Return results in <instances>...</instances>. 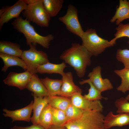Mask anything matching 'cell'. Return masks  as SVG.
Returning <instances> with one entry per match:
<instances>
[{"instance_id": "1", "label": "cell", "mask_w": 129, "mask_h": 129, "mask_svg": "<svg viewBox=\"0 0 129 129\" xmlns=\"http://www.w3.org/2000/svg\"><path fill=\"white\" fill-rule=\"evenodd\" d=\"M92 56L82 44L73 43L70 48L63 52L60 58L72 67L81 78L84 76L87 67L91 64Z\"/></svg>"}, {"instance_id": "2", "label": "cell", "mask_w": 129, "mask_h": 129, "mask_svg": "<svg viewBox=\"0 0 129 129\" xmlns=\"http://www.w3.org/2000/svg\"><path fill=\"white\" fill-rule=\"evenodd\" d=\"M11 24L15 29L24 35L26 39L27 44L28 46H36L38 44L48 49L50 43L54 38V36L51 34L45 36L40 35L35 31L30 22L26 19H24L22 17L15 19Z\"/></svg>"}, {"instance_id": "3", "label": "cell", "mask_w": 129, "mask_h": 129, "mask_svg": "<svg viewBox=\"0 0 129 129\" xmlns=\"http://www.w3.org/2000/svg\"><path fill=\"white\" fill-rule=\"evenodd\" d=\"M104 117L101 112L83 111L80 117L67 121L64 126L67 129H105Z\"/></svg>"}, {"instance_id": "4", "label": "cell", "mask_w": 129, "mask_h": 129, "mask_svg": "<svg viewBox=\"0 0 129 129\" xmlns=\"http://www.w3.org/2000/svg\"><path fill=\"white\" fill-rule=\"evenodd\" d=\"M81 38L82 45L92 56H95L102 53L107 48L114 45L110 41L99 37L93 29H88L84 32Z\"/></svg>"}, {"instance_id": "5", "label": "cell", "mask_w": 129, "mask_h": 129, "mask_svg": "<svg viewBox=\"0 0 129 129\" xmlns=\"http://www.w3.org/2000/svg\"><path fill=\"white\" fill-rule=\"evenodd\" d=\"M22 14L28 21L39 26L47 27L49 26L51 17L44 7L43 0H38L33 4L27 5Z\"/></svg>"}, {"instance_id": "6", "label": "cell", "mask_w": 129, "mask_h": 129, "mask_svg": "<svg viewBox=\"0 0 129 129\" xmlns=\"http://www.w3.org/2000/svg\"><path fill=\"white\" fill-rule=\"evenodd\" d=\"M28 50L23 51L21 58L26 64L27 70L32 74L37 73V69L39 66L49 62L47 54L42 50H38L36 46L31 45Z\"/></svg>"}, {"instance_id": "7", "label": "cell", "mask_w": 129, "mask_h": 129, "mask_svg": "<svg viewBox=\"0 0 129 129\" xmlns=\"http://www.w3.org/2000/svg\"><path fill=\"white\" fill-rule=\"evenodd\" d=\"M77 8L71 4L68 6L67 12L64 16L59 18L70 32L81 38L84 32L79 21Z\"/></svg>"}, {"instance_id": "8", "label": "cell", "mask_w": 129, "mask_h": 129, "mask_svg": "<svg viewBox=\"0 0 129 129\" xmlns=\"http://www.w3.org/2000/svg\"><path fill=\"white\" fill-rule=\"evenodd\" d=\"M101 71V68L99 66L94 68L88 74L89 78L82 80L79 81V84L82 85L86 82H90L101 93L112 89L113 86L109 80L107 78L103 79L102 77Z\"/></svg>"}, {"instance_id": "9", "label": "cell", "mask_w": 129, "mask_h": 129, "mask_svg": "<svg viewBox=\"0 0 129 129\" xmlns=\"http://www.w3.org/2000/svg\"><path fill=\"white\" fill-rule=\"evenodd\" d=\"M81 94L77 93L74 94L70 98L72 104L84 111H102L103 106L100 100H89Z\"/></svg>"}, {"instance_id": "10", "label": "cell", "mask_w": 129, "mask_h": 129, "mask_svg": "<svg viewBox=\"0 0 129 129\" xmlns=\"http://www.w3.org/2000/svg\"><path fill=\"white\" fill-rule=\"evenodd\" d=\"M32 75L27 70L19 73L11 71L3 81L8 86H15L23 90L26 88Z\"/></svg>"}, {"instance_id": "11", "label": "cell", "mask_w": 129, "mask_h": 129, "mask_svg": "<svg viewBox=\"0 0 129 129\" xmlns=\"http://www.w3.org/2000/svg\"><path fill=\"white\" fill-rule=\"evenodd\" d=\"M27 6L24 0H19L12 6H9L0 16V30L5 23L13 18L19 17L20 14L26 9Z\"/></svg>"}, {"instance_id": "12", "label": "cell", "mask_w": 129, "mask_h": 129, "mask_svg": "<svg viewBox=\"0 0 129 129\" xmlns=\"http://www.w3.org/2000/svg\"><path fill=\"white\" fill-rule=\"evenodd\" d=\"M61 76L62 84L60 95L70 98L76 93H82L81 89L74 83L71 72H64Z\"/></svg>"}, {"instance_id": "13", "label": "cell", "mask_w": 129, "mask_h": 129, "mask_svg": "<svg viewBox=\"0 0 129 129\" xmlns=\"http://www.w3.org/2000/svg\"><path fill=\"white\" fill-rule=\"evenodd\" d=\"M33 102L32 101L30 104L25 107L15 110L3 109V111L5 113H4L3 115L5 117L11 118L12 119V122L16 121L29 122L31 120V115L32 110Z\"/></svg>"}, {"instance_id": "14", "label": "cell", "mask_w": 129, "mask_h": 129, "mask_svg": "<svg viewBox=\"0 0 129 129\" xmlns=\"http://www.w3.org/2000/svg\"><path fill=\"white\" fill-rule=\"evenodd\" d=\"M104 124L105 129L113 127L129 125V113H122L115 115L112 112L110 111L105 116Z\"/></svg>"}, {"instance_id": "15", "label": "cell", "mask_w": 129, "mask_h": 129, "mask_svg": "<svg viewBox=\"0 0 129 129\" xmlns=\"http://www.w3.org/2000/svg\"><path fill=\"white\" fill-rule=\"evenodd\" d=\"M26 88L32 92V94L38 97H44L49 96L41 79L36 74L32 75Z\"/></svg>"}, {"instance_id": "16", "label": "cell", "mask_w": 129, "mask_h": 129, "mask_svg": "<svg viewBox=\"0 0 129 129\" xmlns=\"http://www.w3.org/2000/svg\"><path fill=\"white\" fill-rule=\"evenodd\" d=\"M0 57L4 64L1 70L3 72H5L9 67L13 66H20L26 71L27 69L26 64L22 59L19 57L1 53Z\"/></svg>"}, {"instance_id": "17", "label": "cell", "mask_w": 129, "mask_h": 129, "mask_svg": "<svg viewBox=\"0 0 129 129\" xmlns=\"http://www.w3.org/2000/svg\"><path fill=\"white\" fill-rule=\"evenodd\" d=\"M34 98L32 106L33 115L31 121L33 124L38 125L39 115L45 106L48 103V96L38 97L32 94Z\"/></svg>"}, {"instance_id": "18", "label": "cell", "mask_w": 129, "mask_h": 129, "mask_svg": "<svg viewBox=\"0 0 129 129\" xmlns=\"http://www.w3.org/2000/svg\"><path fill=\"white\" fill-rule=\"evenodd\" d=\"M119 3L114 15L110 20L112 23L115 22L117 25L125 19H129V0H120Z\"/></svg>"}, {"instance_id": "19", "label": "cell", "mask_w": 129, "mask_h": 129, "mask_svg": "<svg viewBox=\"0 0 129 129\" xmlns=\"http://www.w3.org/2000/svg\"><path fill=\"white\" fill-rule=\"evenodd\" d=\"M66 67L64 62L56 64L48 62L39 66L37 68V72L40 74H58L61 75L64 73V70Z\"/></svg>"}, {"instance_id": "20", "label": "cell", "mask_w": 129, "mask_h": 129, "mask_svg": "<svg viewBox=\"0 0 129 129\" xmlns=\"http://www.w3.org/2000/svg\"><path fill=\"white\" fill-rule=\"evenodd\" d=\"M23 50L20 45L9 41H0V52L21 58Z\"/></svg>"}, {"instance_id": "21", "label": "cell", "mask_w": 129, "mask_h": 129, "mask_svg": "<svg viewBox=\"0 0 129 129\" xmlns=\"http://www.w3.org/2000/svg\"><path fill=\"white\" fill-rule=\"evenodd\" d=\"M48 104L52 108L64 111L71 103L70 98L60 95L48 96Z\"/></svg>"}, {"instance_id": "22", "label": "cell", "mask_w": 129, "mask_h": 129, "mask_svg": "<svg viewBox=\"0 0 129 129\" xmlns=\"http://www.w3.org/2000/svg\"><path fill=\"white\" fill-rule=\"evenodd\" d=\"M49 96L60 95L62 84V79H53L48 77L41 79Z\"/></svg>"}, {"instance_id": "23", "label": "cell", "mask_w": 129, "mask_h": 129, "mask_svg": "<svg viewBox=\"0 0 129 129\" xmlns=\"http://www.w3.org/2000/svg\"><path fill=\"white\" fill-rule=\"evenodd\" d=\"M52 108L48 104L44 108L39 115L38 124L45 129H49L53 125Z\"/></svg>"}, {"instance_id": "24", "label": "cell", "mask_w": 129, "mask_h": 129, "mask_svg": "<svg viewBox=\"0 0 129 129\" xmlns=\"http://www.w3.org/2000/svg\"><path fill=\"white\" fill-rule=\"evenodd\" d=\"M63 0H43L44 7L51 17L57 16L61 9Z\"/></svg>"}, {"instance_id": "25", "label": "cell", "mask_w": 129, "mask_h": 129, "mask_svg": "<svg viewBox=\"0 0 129 129\" xmlns=\"http://www.w3.org/2000/svg\"><path fill=\"white\" fill-rule=\"evenodd\" d=\"M114 73L121 78L120 85L117 88V90L125 93L129 91V69L125 68L120 70H115Z\"/></svg>"}, {"instance_id": "26", "label": "cell", "mask_w": 129, "mask_h": 129, "mask_svg": "<svg viewBox=\"0 0 129 129\" xmlns=\"http://www.w3.org/2000/svg\"><path fill=\"white\" fill-rule=\"evenodd\" d=\"M53 125L58 126H64L67 122L65 111L52 108Z\"/></svg>"}, {"instance_id": "27", "label": "cell", "mask_w": 129, "mask_h": 129, "mask_svg": "<svg viewBox=\"0 0 129 129\" xmlns=\"http://www.w3.org/2000/svg\"><path fill=\"white\" fill-rule=\"evenodd\" d=\"M116 28V32L114 34L115 38L110 42L114 45L116 41L118 39L123 37H127L129 38V24H119Z\"/></svg>"}, {"instance_id": "28", "label": "cell", "mask_w": 129, "mask_h": 129, "mask_svg": "<svg viewBox=\"0 0 129 129\" xmlns=\"http://www.w3.org/2000/svg\"><path fill=\"white\" fill-rule=\"evenodd\" d=\"M86 83L88 84L90 86L88 93L84 96L86 99L91 101L100 100L103 98L105 99L106 98L102 96L101 93L95 87L91 82L86 81L84 84Z\"/></svg>"}, {"instance_id": "29", "label": "cell", "mask_w": 129, "mask_h": 129, "mask_svg": "<svg viewBox=\"0 0 129 129\" xmlns=\"http://www.w3.org/2000/svg\"><path fill=\"white\" fill-rule=\"evenodd\" d=\"M83 111L71 103L65 111L67 122L79 117L82 114Z\"/></svg>"}, {"instance_id": "30", "label": "cell", "mask_w": 129, "mask_h": 129, "mask_svg": "<svg viewBox=\"0 0 129 129\" xmlns=\"http://www.w3.org/2000/svg\"><path fill=\"white\" fill-rule=\"evenodd\" d=\"M116 57L118 61L123 63L124 68L129 69V50L120 49H118Z\"/></svg>"}, {"instance_id": "31", "label": "cell", "mask_w": 129, "mask_h": 129, "mask_svg": "<svg viewBox=\"0 0 129 129\" xmlns=\"http://www.w3.org/2000/svg\"><path fill=\"white\" fill-rule=\"evenodd\" d=\"M118 113H129V102L125 98L122 97L116 100L115 102Z\"/></svg>"}, {"instance_id": "32", "label": "cell", "mask_w": 129, "mask_h": 129, "mask_svg": "<svg viewBox=\"0 0 129 129\" xmlns=\"http://www.w3.org/2000/svg\"><path fill=\"white\" fill-rule=\"evenodd\" d=\"M11 129H45L39 125L33 124L27 127H21L16 125L11 128Z\"/></svg>"}, {"instance_id": "33", "label": "cell", "mask_w": 129, "mask_h": 129, "mask_svg": "<svg viewBox=\"0 0 129 129\" xmlns=\"http://www.w3.org/2000/svg\"><path fill=\"white\" fill-rule=\"evenodd\" d=\"M48 129H67L65 126L58 127L52 125Z\"/></svg>"}, {"instance_id": "34", "label": "cell", "mask_w": 129, "mask_h": 129, "mask_svg": "<svg viewBox=\"0 0 129 129\" xmlns=\"http://www.w3.org/2000/svg\"><path fill=\"white\" fill-rule=\"evenodd\" d=\"M9 6H6L3 7L0 10V16L9 7Z\"/></svg>"}, {"instance_id": "35", "label": "cell", "mask_w": 129, "mask_h": 129, "mask_svg": "<svg viewBox=\"0 0 129 129\" xmlns=\"http://www.w3.org/2000/svg\"><path fill=\"white\" fill-rule=\"evenodd\" d=\"M25 2L27 5L33 4L37 1L38 0H24Z\"/></svg>"}, {"instance_id": "36", "label": "cell", "mask_w": 129, "mask_h": 129, "mask_svg": "<svg viewBox=\"0 0 129 129\" xmlns=\"http://www.w3.org/2000/svg\"><path fill=\"white\" fill-rule=\"evenodd\" d=\"M125 98L126 100L129 101V94Z\"/></svg>"}]
</instances>
